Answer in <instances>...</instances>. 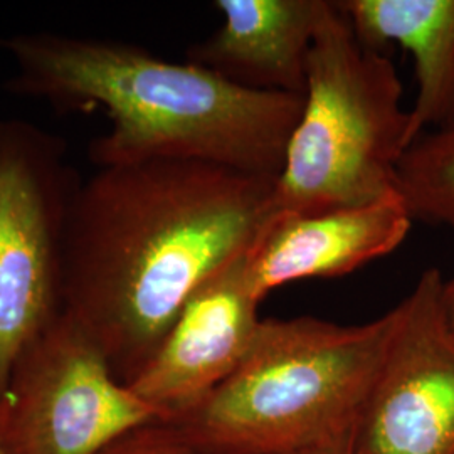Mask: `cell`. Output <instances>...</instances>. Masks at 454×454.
I'll use <instances>...</instances> for the list:
<instances>
[{
	"label": "cell",
	"mask_w": 454,
	"mask_h": 454,
	"mask_svg": "<svg viewBox=\"0 0 454 454\" xmlns=\"http://www.w3.org/2000/svg\"><path fill=\"white\" fill-rule=\"evenodd\" d=\"M16 65L5 90L67 108H103L112 127L90 145L99 167L185 160L278 179L305 95L258 91L194 63L63 34L0 39Z\"/></svg>",
	"instance_id": "obj_2"
},
{
	"label": "cell",
	"mask_w": 454,
	"mask_h": 454,
	"mask_svg": "<svg viewBox=\"0 0 454 454\" xmlns=\"http://www.w3.org/2000/svg\"><path fill=\"white\" fill-rule=\"evenodd\" d=\"M0 454H7L4 451V448H2V446H0Z\"/></svg>",
	"instance_id": "obj_16"
},
{
	"label": "cell",
	"mask_w": 454,
	"mask_h": 454,
	"mask_svg": "<svg viewBox=\"0 0 454 454\" xmlns=\"http://www.w3.org/2000/svg\"><path fill=\"white\" fill-rule=\"evenodd\" d=\"M309 454H350V448H340V450H330V451H320V453Z\"/></svg>",
	"instance_id": "obj_15"
},
{
	"label": "cell",
	"mask_w": 454,
	"mask_h": 454,
	"mask_svg": "<svg viewBox=\"0 0 454 454\" xmlns=\"http://www.w3.org/2000/svg\"><path fill=\"white\" fill-rule=\"evenodd\" d=\"M412 223L399 192L354 207L275 214L247 251L249 273L262 298L293 281L340 278L394 253Z\"/></svg>",
	"instance_id": "obj_9"
},
{
	"label": "cell",
	"mask_w": 454,
	"mask_h": 454,
	"mask_svg": "<svg viewBox=\"0 0 454 454\" xmlns=\"http://www.w3.org/2000/svg\"><path fill=\"white\" fill-rule=\"evenodd\" d=\"M223 26L187 61L249 90L305 95L313 37L326 0H217Z\"/></svg>",
	"instance_id": "obj_10"
},
{
	"label": "cell",
	"mask_w": 454,
	"mask_h": 454,
	"mask_svg": "<svg viewBox=\"0 0 454 454\" xmlns=\"http://www.w3.org/2000/svg\"><path fill=\"white\" fill-rule=\"evenodd\" d=\"M412 142L395 66L362 43L339 2L326 0L273 214L354 207L397 192V165Z\"/></svg>",
	"instance_id": "obj_4"
},
{
	"label": "cell",
	"mask_w": 454,
	"mask_h": 454,
	"mask_svg": "<svg viewBox=\"0 0 454 454\" xmlns=\"http://www.w3.org/2000/svg\"><path fill=\"white\" fill-rule=\"evenodd\" d=\"M394 324V309L362 325L262 318L239 369L199 406L165 424L217 454L350 448Z\"/></svg>",
	"instance_id": "obj_3"
},
{
	"label": "cell",
	"mask_w": 454,
	"mask_h": 454,
	"mask_svg": "<svg viewBox=\"0 0 454 454\" xmlns=\"http://www.w3.org/2000/svg\"><path fill=\"white\" fill-rule=\"evenodd\" d=\"M397 192L414 221L454 229V123L424 131L403 155Z\"/></svg>",
	"instance_id": "obj_12"
},
{
	"label": "cell",
	"mask_w": 454,
	"mask_h": 454,
	"mask_svg": "<svg viewBox=\"0 0 454 454\" xmlns=\"http://www.w3.org/2000/svg\"><path fill=\"white\" fill-rule=\"evenodd\" d=\"M247 251L195 290L155 356L129 386L159 421H172L199 406L249 354L264 298L249 273Z\"/></svg>",
	"instance_id": "obj_8"
},
{
	"label": "cell",
	"mask_w": 454,
	"mask_h": 454,
	"mask_svg": "<svg viewBox=\"0 0 454 454\" xmlns=\"http://www.w3.org/2000/svg\"><path fill=\"white\" fill-rule=\"evenodd\" d=\"M362 43L382 51L397 44L411 52L416 99L411 131L454 123V0H341Z\"/></svg>",
	"instance_id": "obj_11"
},
{
	"label": "cell",
	"mask_w": 454,
	"mask_h": 454,
	"mask_svg": "<svg viewBox=\"0 0 454 454\" xmlns=\"http://www.w3.org/2000/svg\"><path fill=\"white\" fill-rule=\"evenodd\" d=\"M99 454H217L202 450L179 434L172 426L153 421L114 441Z\"/></svg>",
	"instance_id": "obj_13"
},
{
	"label": "cell",
	"mask_w": 454,
	"mask_h": 454,
	"mask_svg": "<svg viewBox=\"0 0 454 454\" xmlns=\"http://www.w3.org/2000/svg\"><path fill=\"white\" fill-rule=\"evenodd\" d=\"M82 180L63 140L0 120V395L17 358L63 313V241Z\"/></svg>",
	"instance_id": "obj_5"
},
{
	"label": "cell",
	"mask_w": 454,
	"mask_h": 454,
	"mask_svg": "<svg viewBox=\"0 0 454 454\" xmlns=\"http://www.w3.org/2000/svg\"><path fill=\"white\" fill-rule=\"evenodd\" d=\"M438 268L394 307L382 365L350 439V454H454V332Z\"/></svg>",
	"instance_id": "obj_7"
},
{
	"label": "cell",
	"mask_w": 454,
	"mask_h": 454,
	"mask_svg": "<svg viewBox=\"0 0 454 454\" xmlns=\"http://www.w3.org/2000/svg\"><path fill=\"white\" fill-rule=\"evenodd\" d=\"M441 303H442V311H444L446 322L454 332V276L442 281Z\"/></svg>",
	"instance_id": "obj_14"
},
{
	"label": "cell",
	"mask_w": 454,
	"mask_h": 454,
	"mask_svg": "<svg viewBox=\"0 0 454 454\" xmlns=\"http://www.w3.org/2000/svg\"><path fill=\"white\" fill-rule=\"evenodd\" d=\"M155 411L114 377L65 311L17 358L0 395L7 454H99Z\"/></svg>",
	"instance_id": "obj_6"
},
{
	"label": "cell",
	"mask_w": 454,
	"mask_h": 454,
	"mask_svg": "<svg viewBox=\"0 0 454 454\" xmlns=\"http://www.w3.org/2000/svg\"><path fill=\"white\" fill-rule=\"evenodd\" d=\"M276 179L185 160L99 167L66 217L63 311L130 386L195 290L275 215Z\"/></svg>",
	"instance_id": "obj_1"
}]
</instances>
